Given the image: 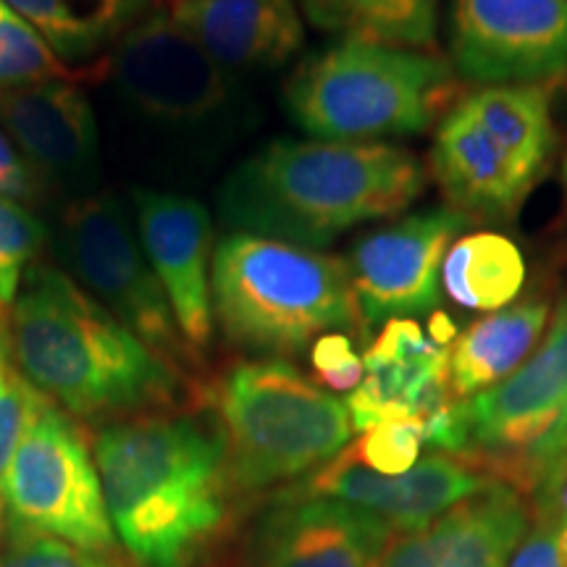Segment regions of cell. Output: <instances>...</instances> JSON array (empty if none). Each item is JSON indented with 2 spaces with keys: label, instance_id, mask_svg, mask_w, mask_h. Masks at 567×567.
I'll return each instance as SVG.
<instances>
[{
  "label": "cell",
  "instance_id": "1",
  "mask_svg": "<svg viewBox=\"0 0 567 567\" xmlns=\"http://www.w3.org/2000/svg\"><path fill=\"white\" fill-rule=\"evenodd\" d=\"M423 179L415 155L389 142L276 140L226 176L218 210L231 231L323 250L408 210Z\"/></svg>",
  "mask_w": 567,
  "mask_h": 567
},
{
  "label": "cell",
  "instance_id": "2",
  "mask_svg": "<svg viewBox=\"0 0 567 567\" xmlns=\"http://www.w3.org/2000/svg\"><path fill=\"white\" fill-rule=\"evenodd\" d=\"M13 360L27 381L76 417L172 405L176 368L69 271L34 264L9 310Z\"/></svg>",
  "mask_w": 567,
  "mask_h": 567
},
{
  "label": "cell",
  "instance_id": "3",
  "mask_svg": "<svg viewBox=\"0 0 567 567\" xmlns=\"http://www.w3.org/2000/svg\"><path fill=\"white\" fill-rule=\"evenodd\" d=\"M95 465L111 526L142 567H184L221 523V442L193 417L105 425Z\"/></svg>",
  "mask_w": 567,
  "mask_h": 567
},
{
  "label": "cell",
  "instance_id": "4",
  "mask_svg": "<svg viewBox=\"0 0 567 567\" xmlns=\"http://www.w3.org/2000/svg\"><path fill=\"white\" fill-rule=\"evenodd\" d=\"M213 316L229 342L258 354H297L318 337L363 326L344 258L231 231L210 268Z\"/></svg>",
  "mask_w": 567,
  "mask_h": 567
},
{
  "label": "cell",
  "instance_id": "5",
  "mask_svg": "<svg viewBox=\"0 0 567 567\" xmlns=\"http://www.w3.org/2000/svg\"><path fill=\"white\" fill-rule=\"evenodd\" d=\"M455 95V66L442 55L339 40L300 63L284 105L318 140L371 142L425 132Z\"/></svg>",
  "mask_w": 567,
  "mask_h": 567
},
{
  "label": "cell",
  "instance_id": "6",
  "mask_svg": "<svg viewBox=\"0 0 567 567\" xmlns=\"http://www.w3.org/2000/svg\"><path fill=\"white\" fill-rule=\"evenodd\" d=\"M224 476L255 492L318 471L352 439L347 402L284 360H245L216 394Z\"/></svg>",
  "mask_w": 567,
  "mask_h": 567
},
{
  "label": "cell",
  "instance_id": "7",
  "mask_svg": "<svg viewBox=\"0 0 567 567\" xmlns=\"http://www.w3.org/2000/svg\"><path fill=\"white\" fill-rule=\"evenodd\" d=\"M467 460L530 492L567 455V300L549 334L505 381L463 402Z\"/></svg>",
  "mask_w": 567,
  "mask_h": 567
},
{
  "label": "cell",
  "instance_id": "8",
  "mask_svg": "<svg viewBox=\"0 0 567 567\" xmlns=\"http://www.w3.org/2000/svg\"><path fill=\"white\" fill-rule=\"evenodd\" d=\"M109 74L132 116L163 137H203L221 126L237 103L231 71L168 13L140 19L111 48Z\"/></svg>",
  "mask_w": 567,
  "mask_h": 567
},
{
  "label": "cell",
  "instance_id": "9",
  "mask_svg": "<svg viewBox=\"0 0 567 567\" xmlns=\"http://www.w3.org/2000/svg\"><path fill=\"white\" fill-rule=\"evenodd\" d=\"M0 499L17 526L55 536L84 551H103L113 544L101 476L87 442L45 394L13 452Z\"/></svg>",
  "mask_w": 567,
  "mask_h": 567
},
{
  "label": "cell",
  "instance_id": "10",
  "mask_svg": "<svg viewBox=\"0 0 567 567\" xmlns=\"http://www.w3.org/2000/svg\"><path fill=\"white\" fill-rule=\"evenodd\" d=\"M61 250L71 279L163 360L174 365L189 350L166 289L118 197H76L63 210Z\"/></svg>",
  "mask_w": 567,
  "mask_h": 567
},
{
  "label": "cell",
  "instance_id": "11",
  "mask_svg": "<svg viewBox=\"0 0 567 567\" xmlns=\"http://www.w3.org/2000/svg\"><path fill=\"white\" fill-rule=\"evenodd\" d=\"M452 59L481 87L567 76V0H455Z\"/></svg>",
  "mask_w": 567,
  "mask_h": 567
},
{
  "label": "cell",
  "instance_id": "12",
  "mask_svg": "<svg viewBox=\"0 0 567 567\" xmlns=\"http://www.w3.org/2000/svg\"><path fill=\"white\" fill-rule=\"evenodd\" d=\"M471 218L455 208L413 213L375 229L344 258L363 326L434 310L444 258Z\"/></svg>",
  "mask_w": 567,
  "mask_h": 567
},
{
  "label": "cell",
  "instance_id": "13",
  "mask_svg": "<svg viewBox=\"0 0 567 567\" xmlns=\"http://www.w3.org/2000/svg\"><path fill=\"white\" fill-rule=\"evenodd\" d=\"M494 484L471 460L446 452L417 460L402 476H381L352 455L350 446L331 463L318 467L302 492L344 502L384 520L392 534H410L429 526L446 509Z\"/></svg>",
  "mask_w": 567,
  "mask_h": 567
},
{
  "label": "cell",
  "instance_id": "14",
  "mask_svg": "<svg viewBox=\"0 0 567 567\" xmlns=\"http://www.w3.org/2000/svg\"><path fill=\"white\" fill-rule=\"evenodd\" d=\"M0 130L48 187L87 197L101 179V132L74 80H51L0 95Z\"/></svg>",
  "mask_w": 567,
  "mask_h": 567
},
{
  "label": "cell",
  "instance_id": "15",
  "mask_svg": "<svg viewBox=\"0 0 567 567\" xmlns=\"http://www.w3.org/2000/svg\"><path fill=\"white\" fill-rule=\"evenodd\" d=\"M137 237L166 289L176 326L193 352L213 339V224L203 203L174 193L134 189Z\"/></svg>",
  "mask_w": 567,
  "mask_h": 567
},
{
  "label": "cell",
  "instance_id": "16",
  "mask_svg": "<svg viewBox=\"0 0 567 567\" xmlns=\"http://www.w3.org/2000/svg\"><path fill=\"white\" fill-rule=\"evenodd\" d=\"M365 379L347 400L352 429L368 431L386 421H425L455 400L450 352L425 337L413 318H392L363 354Z\"/></svg>",
  "mask_w": 567,
  "mask_h": 567
},
{
  "label": "cell",
  "instance_id": "17",
  "mask_svg": "<svg viewBox=\"0 0 567 567\" xmlns=\"http://www.w3.org/2000/svg\"><path fill=\"white\" fill-rule=\"evenodd\" d=\"M526 517L523 494L494 481L429 526L392 536L379 567H507Z\"/></svg>",
  "mask_w": 567,
  "mask_h": 567
},
{
  "label": "cell",
  "instance_id": "18",
  "mask_svg": "<svg viewBox=\"0 0 567 567\" xmlns=\"http://www.w3.org/2000/svg\"><path fill=\"white\" fill-rule=\"evenodd\" d=\"M392 536L365 509L305 494L266 517L250 567H379Z\"/></svg>",
  "mask_w": 567,
  "mask_h": 567
},
{
  "label": "cell",
  "instance_id": "19",
  "mask_svg": "<svg viewBox=\"0 0 567 567\" xmlns=\"http://www.w3.org/2000/svg\"><path fill=\"white\" fill-rule=\"evenodd\" d=\"M431 168L452 208L467 218H513L536 184L463 103L446 111L439 124Z\"/></svg>",
  "mask_w": 567,
  "mask_h": 567
},
{
  "label": "cell",
  "instance_id": "20",
  "mask_svg": "<svg viewBox=\"0 0 567 567\" xmlns=\"http://www.w3.org/2000/svg\"><path fill=\"white\" fill-rule=\"evenodd\" d=\"M168 17L229 71L279 69L305 45L295 0H174Z\"/></svg>",
  "mask_w": 567,
  "mask_h": 567
},
{
  "label": "cell",
  "instance_id": "21",
  "mask_svg": "<svg viewBox=\"0 0 567 567\" xmlns=\"http://www.w3.org/2000/svg\"><path fill=\"white\" fill-rule=\"evenodd\" d=\"M549 318L544 300H526L494 310L463 331L450 352V386L457 400H471L520 368Z\"/></svg>",
  "mask_w": 567,
  "mask_h": 567
},
{
  "label": "cell",
  "instance_id": "22",
  "mask_svg": "<svg viewBox=\"0 0 567 567\" xmlns=\"http://www.w3.org/2000/svg\"><path fill=\"white\" fill-rule=\"evenodd\" d=\"M63 66L113 48L145 19L151 0H9Z\"/></svg>",
  "mask_w": 567,
  "mask_h": 567
},
{
  "label": "cell",
  "instance_id": "23",
  "mask_svg": "<svg viewBox=\"0 0 567 567\" xmlns=\"http://www.w3.org/2000/svg\"><path fill=\"white\" fill-rule=\"evenodd\" d=\"M538 182L555 147L551 101L544 84H492L460 101Z\"/></svg>",
  "mask_w": 567,
  "mask_h": 567
},
{
  "label": "cell",
  "instance_id": "24",
  "mask_svg": "<svg viewBox=\"0 0 567 567\" xmlns=\"http://www.w3.org/2000/svg\"><path fill=\"white\" fill-rule=\"evenodd\" d=\"M444 292L467 310L507 308L526 284V258L505 234L476 231L452 243L442 266Z\"/></svg>",
  "mask_w": 567,
  "mask_h": 567
},
{
  "label": "cell",
  "instance_id": "25",
  "mask_svg": "<svg viewBox=\"0 0 567 567\" xmlns=\"http://www.w3.org/2000/svg\"><path fill=\"white\" fill-rule=\"evenodd\" d=\"M305 17L342 40L431 48L439 30V0H300Z\"/></svg>",
  "mask_w": 567,
  "mask_h": 567
},
{
  "label": "cell",
  "instance_id": "26",
  "mask_svg": "<svg viewBox=\"0 0 567 567\" xmlns=\"http://www.w3.org/2000/svg\"><path fill=\"white\" fill-rule=\"evenodd\" d=\"M51 80H74V71L55 59L9 0H0V95Z\"/></svg>",
  "mask_w": 567,
  "mask_h": 567
},
{
  "label": "cell",
  "instance_id": "27",
  "mask_svg": "<svg viewBox=\"0 0 567 567\" xmlns=\"http://www.w3.org/2000/svg\"><path fill=\"white\" fill-rule=\"evenodd\" d=\"M48 243V229L34 213L0 195V313H9L21 281Z\"/></svg>",
  "mask_w": 567,
  "mask_h": 567
},
{
  "label": "cell",
  "instance_id": "28",
  "mask_svg": "<svg viewBox=\"0 0 567 567\" xmlns=\"http://www.w3.org/2000/svg\"><path fill=\"white\" fill-rule=\"evenodd\" d=\"M40 396L13 360L9 313H0V486Z\"/></svg>",
  "mask_w": 567,
  "mask_h": 567
},
{
  "label": "cell",
  "instance_id": "29",
  "mask_svg": "<svg viewBox=\"0 0 567 567\" xmlns=\"http://www.w3.org/2000/svg\"><path fill=\"white\" fill-rule=\"evenodd\" d=\"M423 450V423L415 417L386 421L363 431V436L350 446L360 463L381 476H402L417 465Z\"/></svg>",
  "mask_w": 567,
  "mask_h": 567
},
{
  "label": "cell",
  "instance_id": "30",
  "mask_svg": "<svg viewBox=\"0 0 567 567\" xmlns=\"http://www.w3.org/2000/svg\"><path fill=\"white\" fill-rule=\"evenodd\" d=\"M0 567H105L74 544L38 534V530L11 523L9 547L0 555Z\"/></svg>",
  "mask_w": 567,
  "mask_h": 567
},
{
  "label": "cell",
  "instance_id": "31",
  "mask_svg": "<svg viewBox=\"0 0 567 567\" xmlns=\"http://www.w3.org/2000/svg\"><path fill=\"white\" fill-rule=\"evenodd\" d=\"M310 365L329 392H354L365 379V363L354 352L352 339L339 331L318 337L310 347Z\"/></svg>",
  "mask_w": 567,
  "mask_h": 567
},
{
  "label": "cell",
  "instance_id": "32",
  "mask_svg": "<svg viewBox=\"0 0 567 567\" xmlns=\"http://www.w3.org/2000/svg\"><path fill=\"white\" fill-rule=\"evenodd\" d=\"M48 184L34 172L24 153L13 145V140L0 130V195L17 203H38L45 195Z\"/></svg>",
  "mask_w": 567,
  "mask_h": 567
},
{
  "label": "cell",
  "instance_id": "33",
  "mask_svg": "<svg viewBox=\"0 0 567 567\" xmlns=\"http://www.w3.org/2000/svg\"><path fill=\"white\" fill-rule=\"evenodd\" d=\"M542 499H538V526L555 530L567 528V455L551 467L538 484Z\"/></svg>",
  "mask_w": 567,
  "mask_h": 567
},
{
  "label": "cell",
  "instance_id": "34",
  "mask_svg": "<svg viewBox=\"0 0 567 567\" xmlns=\"http://www.w3.org/2000/svg\"><path fill=\"white\" fill-rule=\"evenodd\" d=\"M507 567H567L557 544V530L536 526L534 534L517 544Z\"/></svg>",
  "mask_w": 567,
  "mask_h": 567
},
{
  "label": "cell",
  "instance_id": "35",
  "mask_svg": "<svg viewBox=\"0 0 567 567\" xmlns=\"http://www.w3.org/2000/svg\"><path fill=\"white\" fill-rule=\"evenodd\" d=\"M460 337L455 321H452L446 313H434L431 318V342L439 344V347H446L450 342H455Z\"/></svg>",
  "mask_w": 567,
  "mask_h": 567
},
{
  "label": "cell",
  "instance_id": "36",
  "mask_svg": "<svg viewBox=\"0 0 567 567\" xmlns=\"http://www.w3.org/2000/svg\"><path fill=\"white\" fill-rule=\"evenodd\" d=\"M563 182H565V193H567V155H565V166H563Z\"/></svg>",
  "mask_w": 567,
  "mask_h": 567
}]
</instances>
